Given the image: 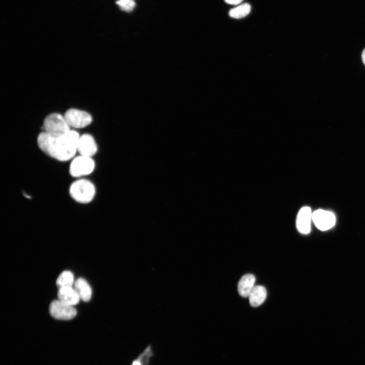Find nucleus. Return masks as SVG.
Returning a JSON list of instances; mask_svg holds the SVG:
<instances>
[{
	"instance_id": "5",
	"label": "nucleus",
	"mask_w": 365,
	"mask_h": 365,
	"mask_svg": "<svg viewBox=\"0 0 365 365\" xmlns=\"http://www.w3.org/2000/svg\"><path fill=\"white\" fill-rule=\"evenodd\" d=\"M70 127L75 129L84 128L93 121V118L87 112L75 109L68 110L64 115Z\"/></svg>"
},
{
	"instance_id": "9",
	"label": "nucleus",
	"mask_w": 365,
	"mask_h": 365,
	"mask_svg": "<svg viewBox=\"0 0 365 365\" xmlns=\"http://www.w3.org/2000/svg\"><path fill=\"white\" fill-rule=\"evenodd\" d=\"M313 221V213L310 207L302 208L299 212L297 219L296 226L299 232L308 234L311 231V223Z\"/></svg>"
},
{
	"instance_id": "2",
	"label": "nucleus",
	"mask_w": 365,
	"mask_h": 365,
	"mask_svg": "<svg viewBox=\"0 0 365 365\" xmlns=\"http://www.w3.org/2000/svg\"><path fill=\"white\" fill-rule=\"evenodd\" d=\"M72 199L81 204L92 201L96 195V188L92 182L86 179H79L73 182L69 190Z\"/></svg>"
},
{
	"instance_id": "3",
	"label": "nucleus",
	"mask_w": 365,
	"mask_h": 365,
	"mask_svg": "<svg viewBox=\"0 0 365 365\" xmlns=\"http://www.w3.org/2000/svg\"><path fill=\"white\" fill-rule=\"evenodd\" d=\"M45 132L54 136L64 135L71 131L64 116L57 113L46 117L43 123Z\"/></svg>"
},
{
	"instance_id": "8",
	"label": "nucleus",
	"mask_w": 365,
	"mask_h": 365,
	"mask_svg": "<svg viewBox=\"0 0 365 365\" xmlns=\"http://www.w3.org/2000/svg\"><path fill=\"white\" fill-rule=\"evenodd\" d=\"M97 151V144L92 136L84 134L80 136L77 144V152L80 155L93 158Z\"/></svg>"
},
{
	"instance_id": "15",
	"label": "nucleus",
	"mask_w": 365,
	"mask_h": 365,
	"mask_svg": "<svg viewBox=\"0 0 365 365\" xmlns=\"http://www.w3.org/2000/svg\"><path fill=\"white\" fill-rule=\"evenodd\" d=\"M73 273L69 271L63 272L56 281V286L59 289L64 287H72L74 285Z\"/></svg>"
},
{
	"instance_id": "13",
	"label": "nucleus",
	"mask_w": 365,
	"mask_h": 365,
	"mask_svg": "<svg viewBox=\"0 0 365 365\" xmlns=\"http://www.w3.org/2000/svg\"><path fill=\"white\" fill-rule=\"evenodd\" d=\"M74 288L82 301L88 302L90 300L92 290L86 280L82 278L77 279L74 283Z\"/></svg>"
},
{
	"instance_id": "11",
	"label": "nucleus",
	"mask_w": 365,
	"mask_h": 365,
	"mask_svg": "<svg viewBox=\"0 0 365 365\" xmlns=\"http://www.w3.org/2000/svg\"><path fill=\"white\" fill-rule=\"evenodd\" d=\"M256 281L255 277L251 274L244 276L238 282V292L242 297L249 296L251 291L254 288Z\"/></svg>"
},
{
	"instance_id": "16",
	"label": "nucleus",
	"mask_w": 365,
	"mask_h": 365,
	"mask_svg": "<svg viewBox=\"0 0 365 365\" xmlns=\"http://www.w3.org/2000/svg\"><path fill=\"white\" fill-rule=\"evenodd\" d=\"M251 11L250 5L245 4L231 10L229 12V16L233 19H240L247 16Z\"/></svg>"
},
{
	"instance_id": "4",
	"label": "nucleus",
	"mask_w": 365,
	"mask_h": 365,
	"mask_svg": "<svg viewBox=\"0 0 365 365\" xmlns=\"http://www.w3.org/2000/svg\"><path fill=\"white\" fill-rule=\"evenodd\" d=\"M95 167L93 158L79 155L73 159L70 166V173L75 177H79L92 173Z\"/></svg>"
},
{
	"instance_id": "10",
	"label": "nucleus",
	"mask_w": 365,
	"mask_h": 365,
	"mask_svg": "<svg viewBox=\"0 0 365 365\" xmlns=\"http://www.w3.org/2000/svg\"><path fill=\"white\" fill-rule=\"evenodd\" d=\"M57 296L59 300L71 306L77 305L80 300L75 289L70 287L59 289Z\"/></svg>"
},
{
	"instance_id": "19",
	"label": "nucleus",
	"mask_w": 365,
	"mask_h": 365,
	"mask_svg": "<svg viewBox=\"0 0 365 365\" xmlns=\"http://www.w3.org/2000/svg\"><path fill=\"white\" fill-rule=\"evenodd\" d=\"M361 60L362 63L365 66V48L363 50L361 53Z\"/></svg>"
},
{
	"instance_id": "12",
	"label": "nucleus",
	"mask_w": 365,
	"mask_h": 365,
	"mask_svg": "<svg viewBox=\"0 0 365 365\" xmlns=\"http://www.w3.org/2000/svg\"><path fill=\"white\" fill-rule=\"evenodd\" d=\"M155 352L152 344H149L137 356L134 358L130 365H150Z\"/></svg>"
},
{
	"instance_id": "6",
	"label": "nucleus",
	"mask_w": 365,
	"mask_h": 365,
	"mask_svg": "<svg viewBox=\"0 0 365 365\" xmlns=\"http://www.w3.org/2000/svg\"><path fill=\"white\" fill-rule=\"evenodd\" d=\"M49 312L53 318L59 320H72L77 315V311L73 306L66 304L59 300H54L51 303Z\"/></svg>"
},
{
	"instance_id": "1",
	"label": "nucleus",
	"mask_w": 365,
	"mask_h": 365,
	"mask_svg": "<svg viewBox=\"0 0 365 365\" xmlns=\"http://www.w3.org/2000/svg\"><path fill=\"white\" fill-rule=\"evenodd\" d=\"M80 136L70 131L62 136H54L45 132L39 134L37 143L40 149L51 158L59 161H67L74 158L77 152Z\"/></svg>"
},
{
	"instance_id": "14",
	"label": "nucleus",
	"mask_w": 365,
	"mask_h": 365,
	"mask_svg": "<svg viewBox=\"0 0 365 365\" xmlns=\"http://www.w3.org/2000/svg\"><path fill=\"white\" fill-rule=\"evenodd\" d=\"M266 297L265 288L261 286H255L249 296L250 304L252 307H258L264 302Z\"/></svg>"
},
{
	"instance_id": "7",
	"label": "nucleus",
	"mask_w": 365,
	"mask_h": 365,
	"mask_svg": "<svg viewBox=\"0 0 365 365\" xmlns=\"http://www.w3.org/2000/svg\"><path fill=\"white\" fill-rule=\"evenodd\" d=\"M313 221L319 230L327 231L335 225L336 217L331 212L320 209L313 213Z\"/></svg>"
},
{
	"instance_id": "18",
	"label": "nucleus",
	"mask_w": 365,
	"mask_h": 365,
	"mask_svg": "<svg viewBox=\"0 0 365 365\" xmlns=\"http://www.w3.org/2000/svg\"><path fill=\"white\" fill-rule=\"evenodd\" d=\"M225 2L230 5H238L240 4L243 0H224Z\"/></svg>"
},
{
	"instance_id": "17",
	"label": "nucleus",
	"mask_w": 365,
	"mask_h": 365,
	"mask_svg": "<svg viewBox=\"0 0 365 365\" xmlns=\"http://www.w3.org/2000/svg\"><path fill=\"white\" fill-rule=\"evenodd\" d=\"M116 5L123 11L130 13L136 7L135 0H117Z\"/></svg>"
}]
</instances>
